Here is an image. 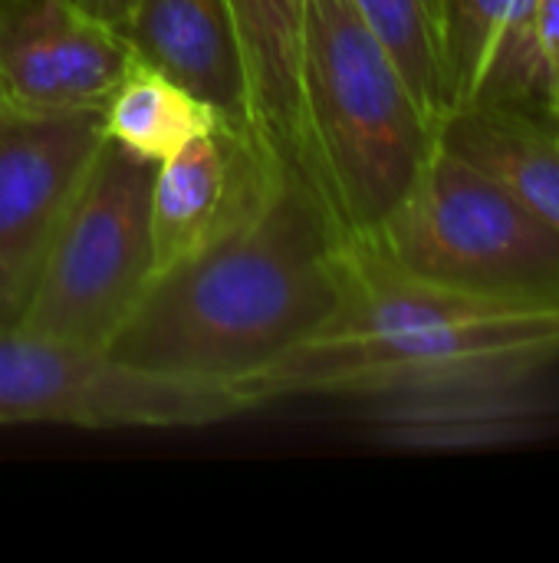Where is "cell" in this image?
I'll use <instances>...</instances> for the list:
<instances>
[{"instance_id": "obj_1", "label": "cell", "mask_w": 559, "mask_h": 563, "mask_svg": "<svg viewBox=\"0 0 559 563\" xmlns=\"http://www.w3.org/2000/svg\"><path fill=\"white\" fill-rule=\"evenodd\" d=\"M559 363V303L465 294L418 280L366 244L343 251V294L326 327L264 373L247 399L372 402L402 432H425Z\"/></svg>"}, {"instance_id": "obj_2", "label": "cell", "mask_w": 559, "mask_h": 563, "mask_svg": "<svg viewBox=\"0 0 559 563\" xmlns=\"http://www.w3.org/2000/svg\"><path fill=\"white\" fill-rule=\"evenodd\" d=\"M343 251L323 201L287 181L247 228L155 274L105 353L132 369L247 399L264 373L333 317Z\"/></svg>"}, {"instance_id": "obj_3", "label": "cell", "mask_w": 559, "mask_h": 563, "mask_svg": "<svg viewBox=\"0 0 559 563\" xmlns=\"http://www.w3.org/2000/svg\"><path fill=\"white\" fill-rule=\"evenodd\" d=\"M300 106L313 191L346 244L372 238L438 148L441 125L353 0H306Z\"/></svg>"}, {"instance_id": "obj_4", "label": "cell", "mask_w": 559, "mask_h": 563, "mask_svg": "<svg viewBox=\"0 0 559 563\" xmlns=\"http://www.w3.org/2000/svg\"><path fill=\"white\" fill-rule=\"evenodd\" d=\"M356 244L438 287L559 303L557 224L441 142L382 228Z\"/></svg>"}, {"instance_id": "obj_5", "label": "cell", "mask_w": 559, "mask_h": 563, "mask_svg": "<svg viewBox=\"0 0 559 563\" xmlns=\"http://www.w3.org/2000/svg\"><path fill=\"white\" fill-rule=\"evenodd\" d=\"M155 162L99 145L40 264L20 330L105 350L152 280Z\"/></svg>"}, {"instance_id": "obj_6", "label": "cell", "mask_w": 559, "mask_h": 563, "mask_svg": "<svg viewBox=\"0 0 559 563\" xmlns=\"http://www.w3.org/2000/svg\"><path fill=\"white\" fill-rule=\"evenodd\" d=\"M250 409L231 389L132 369L105 350L72 346L20 327L0 330V426L204 429Z\"/></svg>"}, {"instance_id": "obj_7", "label": "cell", "mask_w": 559, "mask_h": 563, "mask_svg": "<svg viewBox=\"0 0 559 563\" xmlns=\"http://www.w3.org/2000/svg\"><path fill=\"white\" fill-rule=\"evenodd\" d=\"M102 112H23L0 119V330L16 327L49 241L99 145Z\"/></svg>"}, {"instance_id": "obj_8", "label": "cell", "mask_w": 559, "mask_h": 563, "mask_svg": "<svg viewBox=\"0 0 559 563\" xmlns=\"http://www.w3.org/2000/svg\"><path fill=\"white\" fill-rule=\"evenodd\" d=\"M287 181L250 129L217 119L155 168L152 277L247 228Z\"/></svg>"}, {"instance_id": "obj_9", "label": "cell", "mask_w": 559, "mask_h": 563, "mask_svg": "<svg viewBox=\"0 0 559 563\" xmlns=\"http://www.w3.org/2000/svg\"><path fill=\"white\" fill-rule=\"evenodd\" d=\"M119 30L79 0H0V82L23 112H105L135 66Z\"/></svg>"}, {"instance_id": "obj_10", "label": "cell", "mask_w": 559, "mask_h": 563, "mask_svg": "<svg viewBox=\"0 0 559 563\" xmlns=\"http://www.w3.org/2000/svg\"><path fill=\"white\" fill-rule=\"evenodd\" d=\"M438 7L451 112L474 106L554 109L537 43V0H438Z\"/></svg>"}, {"instance_id": "obj_11", "label": "cell", "mask_w": 559, "mask_h": 563, "mask_svg": "<svg viewBox=\"0 0 559 563\" xmlns=\"http://www.w3.org/2000/svg\"><path fill=\"white\" fill-rule=\"evenodd\" d=\"M119 33L142 66L178 82L221 122L250 129L247 73L227 0H135Z\"/></svg>"}, {"instance_id": "obj_12", "label": "cell", "mask_w": 559, "mask_h": 563, "mask_svg": "<svg viewBox=\"0 0 559 563\" xmlns=\"http://www.w3.org/2000/svg\"><path fill=\"white\" fill-rule=\"evenodd\" d=\"M227 10L247 73L250 129L277 168L313 191L300 106L306 0H227Z\"/></svg>"}, {"instance_id": "obj_13", "label": "cell", "mask_w": 559, "mask_h": 563, "mask_svg": "<svg viewBox=\"0 0 559 563\" xmlns=\"http://www.w3.org/2000/svg\"><path fill=\"white\" fill-rule=\"evenodd\" d=\"M438 142L559 228V115L554 109H458L441 122Z\"/></svg>"}, {"instance_id": "obj_14", "label": "cell", "mask_w": 559, "mask_h": 563, "mask_svg": "<svg viewBox=\"0 0 559 563\" xmlns=\"http://www.w3.org/2000/svg\"><path fill=\"white\" fill-rule=\"evenodd\" d=\"M217 115L152 66L135 63L102 112L112 142L161 165L191 139L208 132Z\"/></svg>"}, {"instance_id": "obj_15", "label": "cell", "mask_w": 559, "mask_h": 563, "mask_svg": "<svg viewBox=\"0 0 559 563\" xmlns=\"http://www.w3.org/2000/svg\"><path fill=\"white\" fill-rule=\"evenodd\" d=\"M359 16L392 53L425 112L441 125L451 112L441 56L438 0H353Z\"/></svg>"}, {"instance_id": "obj_16", "label": "cell", "mask_w": 559, "mask_h": 563, "mask_svg": "<svg viewBox=\"0 0 559 563\" xmlns=\"http://www.w3.org/2000/svg\"><path fill=\"white\" fill-rule=\"evenodd\" d=\"M537 43L544 56L547 96L559 115V0H537Z\"/></svg>"}, {"instance_id": "obj_17", "label": "cell", "mask_w": 559, "mask_h": 563, "mask_svg": "<svg viewBox=\"0 0 559 563\" xmlns=\"http://www.w3.org/2000/svg\"><path fill=\"white\" fill-rule=\"evenodd\" d=\"M92 16H99L102 23H109L112 30H122V23L128 20L135 0H79Z\"/></svg>"}, {"instance_id": "obj_18", "label": "cell", "mask_w": 559, "mask_h": 563, "mask_svg": "<svg viewBox=\"0 0 559 563\" xmlns=\"http://www.w3.org/2000/svg\"><path fill=\"white\" fill-rule=\"evenodd\" d=\"M7 109H10V99H7V89H3V82H0V119H3Z\"/></svg>"}]
</instances>
